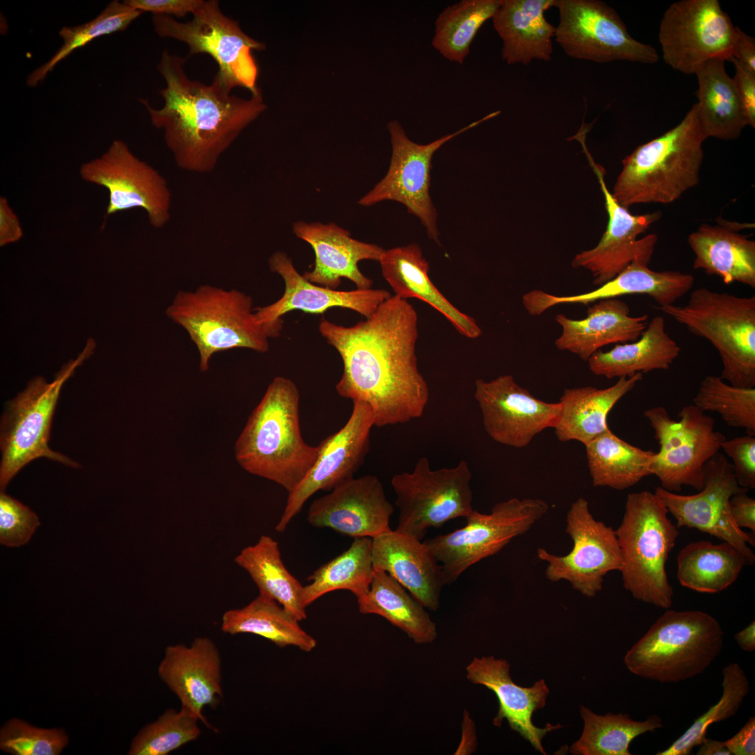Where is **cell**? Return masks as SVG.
I'll return each instance as SVG.
<instances>
[{
  "instance_id": "cell-5",
  "label": "cell",
  "mask_w": 755,
  "mask_h": 755,
  "mask_svg": "<svg viewBox=\"0 0 755 755\" xmlns=\"http://www.w3.org/2000/svg\"><path fill=\"white\" fill-rule=\"evenodd\" d=\"M719 621L700 610H668L627 652L624 663L633 674L661 683H675L703 673L724 647Z\"/></svg>"
},
{
  "instance_id": "cell-8",
  "label": "cell",
  "mask_w": 755,
  "mask_h": 755,
  "mask_svg": "<svg viewBox=\"0 0 755 755\" xmlns=\"http://www.w3.org/2000/svg\"><path fill=\"white\" fill-rule=\"evenodd\" d=\"M659 309L695 336L707 340L721 361V378L744 388L755 387V296H738L707 288L691 292L684 305Z\"/></svg>"
},
{
  "instance_id": "cell-45",
  "label": "cell",
  "mask_w": 755,
  "mask_h": 755,
  "mask_svg": "<svg viewBox=\"0 0 755 755\" xmlns=\"http://www.w3.org/2000/svg\"><path fill=\"white\" fill-rule=\"evenodd\" d=\"M141 13V11L124 1L121 3L114 0L94 19L78 26L63 27L59 32L63 40L62 46L47 62L28 76L27 85L31 87L37 86L57 64L74 50L98 37L126 29Z\"/></svg>"
},
{
  "instance_id": "cell-37",
  "label": "cell",
  "mask_w": 755,
  "mask_h": 755,
  "mask_svg": "<svg viewBox=\"0 0 755 755\" xmlns=\"http://www.w3.org/2000/svg\"><path fill=\"white\" fill-rule=\"evenodd\" d=\"M357 601L361 614L382 617L417 644L431 643L437 637L436 624L425 607L384 571L374 570L369 590Z\"/></svg>"
},
{
  "instance_id": "cell-44",
  "label": "cell",
  "mask_w": 755,
  "mask_h": 755,
  "mask_svg": "<svg viewBox=\"0 0 755 755\" xmlns=\"http://www.w3.org/2000/svg\"><path fill=\"white\" fill-rule=\"evenodd\" d=\"M502 0H461L436 17L431 44L446 59L462 64L481 27L491 19Z\"/></svg>"
},
{
  "instance_id": "cell-55",
  "label": "cell",
  "mask_w": 755,
  "mask_h": 755,
  "mask_svg": "<svg viewBox=\"0 0 755 755\" xmlns=\"http://www.w3.org/2000/svg\"><path fill=\"white\" fill-rule=\"evenodd\" d=\"M730 510L735 524L741 528H749L755 533V500L740 492L733 496L730 500Z\"/></svg>"
},
{
  "instance_id": "cell-52",
  "label": "cell",
  "mask_w": 755,
  "mask_h": 755,
  "mask_svg": "<svg viewBox=\"0 0 755 755\" xmlns=\"http://www.w3.org/2000/svg\"><path fill=\"white\" fill-rule=\"evenodd\" d=\"M735 69L733 80L747 125L755 127V73L742 66L733 57L728 59Z\"/></svg>"
},
{
  "instance_id": "cell-42",
  "label": "cell",
  "mask_w": 755,
  "mask_h": 755,
  "mask_svg": "<svg viewBox=\"0 0 755 755\" xmlns=\"http://www.w3.org/2000/svg\"><path fill=\"white\" fill-rule=\"evenodd\" d=\"M372 544L371 538H354L347 550L318 568L303 587V606L336 590H348L357 598L366 594L373 577Z\"/></svg>"
},
{
  "instance_id": "cell-4",
  "label": "cell",
  "mask_w": 755,
  "mask_h": 755,
  "mask_svg": "<svg viewBox=\"0 0 755 755\" xmlns=\"http://www.w3.org/2000/svg\"><path fill=\"white\" fill-rule=\"evenodd\" d=\"M705 140L694 103L678 124L622 160L613 197L627 209L676 201L699 182Z\"/></svg>"
},
{
  "instance_id": "cell-28",
  "label": "cell",
  "mask_w": 755,
  "mask_h": 755,
  "mask_svg": "<svg viewBox=\"0 0 755 755\" xmlns=\"http://www.w3.org/2000/svg\"><path fill=\"white\" fill-rule=\"evenodd\" d=\"M510 669L506 660L494 656L475 657L466 667V677L472 683L483 685L496 694L499 709L493 721L494 726H501L503 720L506 719L512 730L519 733L537 751L546 754L542 738L561 726L547 724L545 728H539L533 723L532 716L545 707L549 690L544 680L537 681L531 687L515 684Z\"/></svg>"
},
{
  "instance_id": "cell-7",
  "label": "cell",
  "mask_w": 755,
  "mask_h": 755,
  "mask_svg": "<svg viewBox=\"0 0 755 755\" xmlns=\"http://www.w3.org/2000/svg\"><path fill=\"white\" fill-rule=\"evenodd\" d=\"M166 315L183 328L194 343L201 371H207L213 356L222 351H268L270 334L254 315L252 297L240 290L210 285L194 291L180 290Z\"/></svg>"
},
{
  "instance_id": "cell-53",
  "label": "cell",
  "mask_w": 755,
  "mask_h": 755,
  "mask_svg": "<svg viewBox=\"0 0 755 755\" xmlns=\"http://www.w3.org/2000/svg\"><path fill=\"white\" fill-rule=\"evenodd\" d=\"M204 0H126L125 3L141 12L178 17L193 14Z\"/></svg>"
},
{
  "instance_id": "cell-43",
  "label": "cell",
  "mask_w": 755,
  "mask_h": 755,
  "mask_svg": "<svg viewBox=\"0 0 755 755\" xmlns=\"http://www.w3.org/2000/svg\"><path fill=\"white\" fill-rule=\"evenodd\" d=\"M580 714L583 732L570 748V752L576 755H631L628 748L635 738L663 726L656 714L635 721L628 714L599 715L586 707H581Z\"/></svg>"
},
{
  "instance_id": "cell-26",
  "label": "cell",
  "mask_w": 755,
  "mask_h": 755,
  "mask_svg": "<svg viewBox=\"0 0 755 755\" xmlns=\"http://www.w3.org/2000/svg\"><path fill=\"white\" fill-rule=\"evenodd\" d=\"M293 232L308 243L315 255L314 268L303 277L316 285L337 289L342 278L352 281L357 289H370L373 281L359 270L362 260L380 261L384 250L375 244L351 237L346 229L331 222H305L293 224Z\"/></svg>"
},
{
  "instance_id": "cell-48",
  "label": "cell",
  "mask_w": 755,
  "mask_h": 755,
  "mask_svg": "<svg viewBox=\"0 0 755 755\" xmlns=\"http://www.w3.org/2000/svg\"><path fill=\"white\" fill-rule=\"evenodd\" d=\"M199 719L184 707L168 709L134 738L129 754L167 755L201 735Z\"/></svg>"
},
{
  "instance_id": "cell-59",
  "label": "cell",
  "mask_w": 755,
  "mask_h": 755,
  "mask_svg": "<svg viewBox=\"0 0 755 755\" xmlns=\"http://www.w3.org/2000/svg\"><path fill=\"white\" fill-rule=\"evenodd\" d=\"M699 746L697 755H731L724 741L712 740L706 737Z\"/></svg>"
},
{
  "instance_id": "cell-14",
  "label": "cell",
  "mask_w": 755,
  "mask_h": 755,
  "mask_svg": "<svg viewBox=\"0 0 755 755\" xmlns=\"http://www.w3.org/2000/svg\"><path fill=\"white\" fill-rule=\"evenodd\" d=\"M500 113L497 110L489 113L427 144L413 142L398 121L389 122L387 129L390 135L391 156L389 169L385 176L362 196L358 203L363 206H371L383 201L402 203L409 213L420 220L429 238L439 245L437 212L429 192L433 156L451 139Z\"/></svg>"
},
{
  "instance_id": "cell-22",
  "label": "cell",
  "mask_w": 755,
  "mask_h": 755,
  "mask_svg": "<svg viewBox=\"0 0 755 755\" xmlns=\"http://www.w3.org/2000/svg\"><path fill=\"white\" fill-rule=\"evenodd\" d=\"M474 398L489 436L516 448L527 446L538 433L553 429L561 409L559 402L537 398L508 374L490 381L476 380Z\"/></svg>"
},
{
  "instance_id": "cell-23",
  "label": "cell",
  "mask_w": 755,
  "mask_h": 755,
  "mask_svg": "<svg viewBox=\"0 0 755 755\" xmlns=\"http://www.w3.org/2000/svg\"><path fill=\"white\" fill-rule=\"evenodd\" d=\"M268 265L272 272L282 278L284 293L274 303L254 308V312L271 338L280 336L283 323L282 317L294 310L322 314L332 308H343L352 310L367 318L391 296L384 289L340 291L312 283L299 273L291 258L282 251H276L270 257Z\"/></svg>"
},
{
  "instance_id": "cell-6",
  "label": "cell",
  "mask_w": 755,
  "mask_h": 755,
  "mask_svg": "<svg viewBox=\"0 0 755 755\" xmlns=\"http://www.w3.org/2000/svg\"><path fill=\"white\" fill-rule=\"evenodd\" d=\"M668 514L654 492L631 493L615 531L624 588L635 599L664 609L670 607L674 594L666 563L680 533Z\"/></svg>"
},
{
  "instance_id": "cell-54",
  "label": "cell",
  "mask_w": 755,
  "mask_h": 755,
  "mask_svg": "<svg viewBox=\"0 0 755 755\" xmlns=\"http://www.w3.org/2000/svg\"><path fill=\"white\" fill-rule=\"evenodd\" d=\"M23 236V230L20 220L13 211L8 201L4 196L0 197V245L15 243Z\"/></svg>"
},
{
  "instance_id": "cell-21",
  "label": "cell",
  "mask_w": 755,
  "mask_h": 755,
  "mask_svg": "<svg viewBox=\"0 0 755 755\" xmlns=\"http://www.w3.org/2000/svg\"><path fill=\"white\" fill-rule=\"evenodd\" d=\"M374 426L371 407L364 402L354 401L347 422L319 443L315 463L296 489L288 494L285 508L275 526L276 531H285L305 502L317 491H330L353 477L369 450L371 431Z\"/></svg>"
},
{
  "instance_id": "cell-20",
  "label": "cell",
  "mask_w": 755,
  "mask_h": 755,
  "mask_svg": "<svg viewBox=\"0 0 755 755\" xmlns=\"http://www.w3.org/2000/svg\"><path fill=\"white\" fill-rule=\"evenodd\" d=\"M582 148L604 195L608 223L598 243L594 248L576 254L571 264L574 268L589 271L594 278V284L601 286L613 279L634 261L649 264L658 236L651 233L640 239L638 237L657 222L662 213L655 211L633 215L628 209L621 206L606 186L604 168L594 161L587 146Z\"/></svg>"
},
{
  "instance_id": "cell-15",
  "label": "cell",
  "mask_w": 755,
  "mask_h": 755,
  "mask_svg": "<svg viewBox=\"0 0 755 755\" xmlns=\"http://www.w3.org/2000/svg\"><path fill=\"white\" fill-rule=\"evenodd\" d=\"M555 37L569 57L598 63L627 61L652 64L655 48L634 39L616 10L598 0H556Z\"/></svg>"
},
{
  "instance_id": "cell-19",
  "label": "cell",
  "mask_w": 755,
  "mask_h": 755,
  "mask_svg": "<svg viewBox=\"0 0 755 755\" xmlns=\"http://www.w3.org/2000/svg\"><path fill=\"white\" fill-rule=\"evenodd\" d=\"M704 486L697 494L682 495L661 486L654 494L675 519L676 526L696 528L736 547L744 556L747 566L755 562L749 544L754 546V537L738 527L730 510L731 497L749 489L740 487L729 460L719 452L704 466Z\"/></svg>"
},
{
  "instance_id": "cell-11",
  "label": "cell",
  "mask_w": 755,
  "mask_h": 755,
  "mask_svg": "<svg viewBox=\"0 0 755 755\" xmlns=\"http://www.w3.org/2000/svg\"><path fill=\"white\" fill-rule=\"evenodd\" d=\"M472 473L464 460L451 468L432 470L424 456L411 472L395 474L391 481L399 510L396 531L420 540L438 528L474 511Z\"/></svg>"
},
{
  "instance_id": "cell-47",
  "label": "cell",
  "mask_w": 755,
  "mask_h": 755,
  "mask_svg": "<svg viewBox=\"0 0 755 755\" xmlns=\"http://www.w3.org/2000/svg\"><path fill=\"white\" fill-rule=\"evenodd\" d=\"M693 405L703 412H716L728 426L755 436V387L728 384L720 376L707 375L700 382Z\"/></svg>"
},
{
  "instance_id": "cell-57",
  "label": "cell",
  "mask_w": 755,
  "mask_h": 755,
  "mask_svg": "<svg viewBox=\"0 0 755 755\" xmlns=\"http://www.w3.org/2000/svg\"><path fill=\"white\" fill-rule=\"evenodd\" d=\"M731 57L745 69L755 73V39L739 27L737 29V38Z\"/></svg>"
},
{
  "instance_id": "cell-3",
  "label": "cell",
  "mask_w": 755,
  "mask_h": 755,
  "mask_svg": "<svg viewBox=\"0 0 755 755\" xmlns=\"http://www.w3.org/2000/svg\"><path fill=\"white\" fill-rule=\"evenodd\" d=\"M299 400L292 380L274 378L234 447L236 459L245 471L275 482L288 494L310 471L319 453L318 445L303 439Z\"/></svg>"
},
{
  "instance_id": "cell-36",
  "label": "cell",
  "mask_w": 755,
  "mask_h": 755,
  "mask_svg": "<svg viewBox=\"0 0 755 755\" xmlns=\"http://www.w3.org/2000/svg\"><path fill=\"white\" fill-rule=\"evenodd\" d=\"M694 74L698 83L697 117L705 139H737L747 124L733 78L726 72L725 59H710Z\"/></svg>"
},
{
  "instance_id": "cell-18",
  "label": "cell",
  "mask_w": 755,
  "mask_h": 755,
  "mask_svg": "<svg viewBox=\"0 0 755 755\" xmlns=\"http://www.w3.org/2000/svg\"><path fill=\"white\" fill-rule=\"evenodd\" d=\"M566 531L573 542L569 553L559 556L539 547L538 558L547 563L549 581H567L584 596L594 597L602 589L604 577L622 567L615 531L596 520L588 501L579 498L567 512Z\"/></svg>"
},
{
  "instance_id": "cell-31",
  "label": "cell",
  "mask_w": 755,
  "mask_h": 755,
  "mask_svg": "<svg viewBox=\"0 0 755 755\" xmlns=\"http://www.w3.org/2000/svg\"><path fill=\"white\" fill-rule=\"evenodd\" d=\"M556 0H502L491 18L502 40V59L508 64L548 62L553 52L556 27L549 23L545 12L555 6Z\"/></svg>"
},
{
  "instance_id": "cell-27",
  "label": "cell",
  "mask_w": 755,
  "mask_h": 755,
  "mask_svg": "<svg viewBox=\"0 0 755 755\" xmlns=\"http://www.w3.org/2000/svg\"><path fill=\"white\" fill-rule=\"evenodd\" d=\"M693 277L677 271H656L648 264L634 261L613 279L593 291L572 296H556L534 289L522 296V303L531 315H540L549 308L563 303L589 304L601 300L617 299L627 294H646L660 307L674 304L693 287Z\"/></svg>"
},
{
  "instance_id": "cell-24",
  "label": "cell",
  "mask_w": 755,
  "mask_h": 755,
  "mask_svg": "<svg viewBox=\"0 0 755 755\" xmlns=\"http://www.w3.org/2000/svg\"><path fill=\"white\" fill-rule=\"evenodd\" d=\"M393 505L375 475L354 477L314 500L307 513L313 527L328 528L352 538L374 537L391 528Z\"/></svg>"
},
{
  "instance_id": "cell-40",
  "label": "cell",
  "mask_w": 755,
  "mask_h": 755,
  "mask_svg": "<svg viewBox=\"0 0 755 755\" xmlns=\"http://www.w3.org/2000/svg\"><path fill=\"white\" fill-rule=\"evenodd\" d=\"M680 584L700 593L714 594L731 586L747 566L742 554L729 542H690L677 557Z\"/></svg>"
},
{
  "instance_id": "cell-30",
  "label": "cell",
  "mask_w": 755,
  "mask_h": 755,
  "mask_svg": "<svg viewBox=\"0 0 755 755\" xmlns=\"http://www.w3.org/2000/svg\"><path fill=\"white\" fill-rule=\"evenodd\" d=\"M562 332L555 340L560 350L568 351L587 361L603 346L638 340L648 324V315H630V308L618 299L596 302L582 319H573L563 314L555 317Z\"/></svg>"
},
{
  "instance_id": "cell-25",
  "label": "cell",
  "mask_w": 755,
  "mask_h": 755,
  "mask_svg": "<svg viewBox=\"0 0 755 755\" xmlns=\"http://www.w3.org/2000/svg\"><path fill=\"white\" fill-rule=\"evenodd\" d=\"M158 675L178 698L182 707L208 728L215 731L203 714L206 707L216 708L223 698L222 659L212 640L199 637L188 646L166 647Z\"/></svg>"
},
{
  "instance_id": "cell-38",
  "label": "cell",
  "mask_w": 755,
  "mask_h": 755,
  "mask_svg": "<svg viewBox=\"0 0 755 755\" xmlns=\"http://www.w3.org/2000/svg\"><path fill=\"white\" fill-rule=\"evenodd\" d=\"M221 630L232 635L254 634L279 647L293 646L305 652L317 645L316 640L301 627L292 614L275 601L259 594L245 606L226 611Z\"/></svg>"
},
{
  "instance_id": "cell-10",
  "label": "cell",
  "mask_w": 755,
  "mask_h": 755,
  "mask_svg": "<svg viewBox=\"0 0 755 755\" xmlns=\"http://www.w3.org/2000/svg\"><path fill=\"white\" fill-rule=\"evenodd\" d=\"M192 15L191 20L182 22L172 16L153 15L154 30L160 37L187 44L190 55L211 56L219 66L216 75L229 91L243 87L252 94L258 92V69L252 51L262 50L264 44L248 36L236 21L225 15L217 0L203 1Z\"/></svg>"
},
{
  "instance_id": "cell-50",
  "label": "cell",
  "mask_w": 755,
  "mask_h": 755,
  "mask_svg": "<svg viewBox=\"0 0 755 755\" xmlns=\"http://www.w3.org/2000/svg\"><path fill=\"white\" fill-rule=\"evenodd\" d=\"M40 525L38 516L27 506L3 491L0 494V542L17 547L28 542Z\"/></svg>"
},
{
  "instance_id": "cell-39",
  "label": "cell",
  "mask_w": 755,
  "mask_h": 755,
  "mask_svg": "<svg viewBox=\"0 0 755 755\" xmlns=\"http://www.w3.org/2000/svg\"><path fill=\"white\" fill-rule=\"evenodd\" d=\"M234 562L250 575L259 595L275 601L299 621L307 618L301 603L303 586L284 565L273 538L261 535L255 544L241 549Z\"/></svg>"
},
{
  "instance_id": "cell-17",
  "label": "cell",
  "mask_w": 755,
  "mask_h": 755,
  "mask_svg": "<svg viewBox=\"0 0 755 755\" xmlns=\"http://www.w3.org/2000/svg\"><path fill=\"white\" fill-rule=\"evenodd\" d=\"M79 174L83 180L108 190L106 216L140 208L153 228L169 222L172 198L166 179L123 141H113L100 157L82 164Z\"/></svg>"
},
{
  "instance_id": "cell-29",
  "label": "cell",
  "mask_w": 755,
  "mask_h": 755,
  "mask_svg": "<svg viewBox=\"0 0 755 755\" xmlns=\"http://www.w3.org/2000/svg\"><path fill=\"white\" fill-rule=\"evenodd\" d=\"M372 560L374 570L388 573L425 608L438 609L443 571L424 541L391 529L373 538Z\"/></svg>"
},
{
  "instance_id": "cell-32",
  "label": "cell",
  "mask_w": 755,
  "mask_h": 755,
  "mask_svg": "<svg viewBox=\"0 0 755 755\" xmlns=\"http://www.w3.org/2000/svg\"><path fill=\"white\" fill-rule=\"evenodd\" d=\"M382 276L394 295L417 298L443 314L455 329L468 338H477L482 330L470 316L459 310L436 288L429 277V264L419 245L384 250L379 261Z\"/></svg>"
},
{
  "instance_id": "cell-35",
  "label": "cell",
  "mask_w": 755,
  "mask_h": 755,
  "mask_svg": "<svg viewBox=\"0 0 755 755\" xmlns=\"http://www.w3.org/2000/svg\"><path fill=\"white\" fill-rule=\"evenodd\" d=\"M680 354V346L666 331L664 318L655 316L638 340L617 344L607 352L598 350L587 362L594 375L619 379L668 370Z\"/></svg>"
},
{
  "instance_id": "cell-56",
  "label": "cell",
  "mask_w": 755,
  "mask_h": 755,
  "mask_svg": "<svg viewBox=\"0 0 755 755\" xmlns=\"http://www.w3.org/2000/svg\"><path fill=\"white\" fill-rule=\"evenodd\" d=\"M724 744L731 754L754 755L755 717H750L734 736L724 741Z\"/></svg>"
},
{
  "instance_id": "cell-58",
  "label": "cell",
  "mask_w": 755,
  "mask_h": 755,
  "mask_svg": "<svg viewBox=\"0 0 755 755\" xmlns=\"http://www.w3.org/2000/svg\"><path fill=\"white\" fill-rule=\"evenodd\" d=\"M734 638L743 651L754 652L755 650V621H752L744 629L736 633Z\"/></svg>"
},
{
  "instance_id": "cell-1",
  "label": "cell",
  "mask_w": 755,
  "mask_h": 755,
  "mask_svg": "<svg viewBox=\"0 0 755 755\" xmlns=\"http://www.w3.org/2000/svg\"><path fill=\"white\" fill-rule=\"evenodd\" d=\"M319 331L343 360L337 393L368 404L375 426L404 424L423 415L429 389L417 366V313L406 299L391 296L351 326L323 318Z\"/></svg>"
},
{
  "instance_id": "cell-34",
  "label": "cell",
  "mask_w": 755,
  "mask_h": 755,
  "mask_svg": "<svg viewBox=\"0 0 755 755\" xmlns=\"http://www.w3.org/2000/svg\"><path fill=\"white\" fill-rule=\"evenodd\" d=\"M694 253L693 267L719 277L726 284L735 282L755 287V242L723 224H704L688 237Z\"/></svg>"
},
{
  "instance_id": "cell-46",
  "label": "cell",
  "mask_w": 755,
  "mask_h": 755,
  "mask_svg": "<svg viewBox=\"0 0 755 755\" xmlns=\"http://www.w3.org/2000/svg\"><path fill=\"white\" fill-rule=\"evenodd\" d=\"M722 695L719 700L703 714L667 749L656 755H688L706 738L708 728L713 724L734 716L749 691V683L738 663H730L722 670Z\"/></svg>"
},
{
  "instance_id": "cell-41",
  "label": "cell",
  "mask_w": 755,
  "mask_h": 755,
  "mask_svg": "<svg viewBox=\"0 0 755 755\" xmlns=\"http://www.w3.org/2000/svg\"><path fill=\"white\" fill-rule=\"evenodd\" d=\"M584 446L594 487L623 490L652 475L656 452L627 443L610 429Z\"/></svg>"
},
{
  "instance_id": "cell-51",
  "label": "cell",
  "mask_w": 755,
  "mask_h": 755,
  "mask_svg": "<svg viewBox=\"0 0 755 755\" xmlns=\"http://www.w3.org/2000/svg\"><path fill=\"white\" fill-rule=\"evenodd\" d=\"M731 459L734 474L739 485L755 488V436L745 435L726 439L721 448Z\"/></svg>"
},
{
  "instance_id": "cell-2",
  "label": "cell",
  "mask_w": 755,
  "mask_h": 755,
  "mask_svg": "<svg viewBox=\"0 0 755 755\" xmlns=\"http://www.w3.org/2000/svg\"><path fill=\"white\" fill-rule=\"evenodd\" d=\"M185 59L164 50L157 65L166 87L160 91L162 108L144 99L152 125L163 132L164 143L176 166L184 171L207 173L242 131L266 109L260 91L251 98L231 94L215 74L211 84L191 79Z\"/></svg>"
},
{
  "instance_id": "cell-12",
  "label": "cell",
  "mask_w": 755,
  "mask_h": 755,
  "mask_svg": "<svg viewBox=\"0 0 755 755\" xmlns=\"http://www.w3.org/2000/svg\"><path fill=\"white\" fill-rule=\"evenodd\" d=\"M548 508L541 499L512 498L494 505L489 514L474 510L462 528L424 542L441 565L445 584H450L469 567L528 531Z\"/></svg>"
},
{
  "instance_id": "cell-9",
  "label": "cell",
  "mask_w": 755,
  "mask_h": 755,
  "mask_svg": "<svg viewBox=\"0 0 755 755\" xmlns=\"http://www.w3.org/2000/svg\"><path fill=\"white\" fill-rule=\"evenodd\" d=\"M95 346V341L89 338L78 357L64 364L52 382H47L41 376H37L22 392L7 403L1 421V491L23 467L41 457L71 467L78 466L69 457L52 450L48 442L52 417L63 384L73 375L76 368L93 354Z\"/></svg>"
},
{
  "instance_id": "cell-33",
  "label": "cell",
  "mask_w": 755,
  "mask_h": 755,
  "mask_svg": "<svg viewBox=\"0 0 755 755\" xmlns=\"http://www.w3.org/2000/svg\"><path fill=\"white\" fill-rule=\"evenodd\" d=\"M642 379V374L637 373L620 378L605 389L587 386L565 389L559 401L560 416L553 428L559 440H576L586 445L604 433L609 429V412Z\"/></svg>"
},
{
  "instance_id": "cell-16",
  "label": "cell",
  "mask_w": 755,
  "mask_h": 755,
  "mask_svg": "<svg viewBox=\"0 0 755 755\" xmlns=\"http://www.w3.org/2000/svg\"><path fill=\"white\" fill-rule=\"evenodd\" d=\"M737 29L718 0L674 2L659 25L663 59L675 71L694 74L710 59L733 56Z\"/></svg>"
},
{
  "instance_id": "cell-49",
  "label": "cell",
  "mask_w": 755,
  "mask_h": 755,
  "mask_svg": "<svg viewBox=\"0 0 755 755\" xmlns=\"http://www.w3.org/2000/svg\"><path fill=\"white\" fill-rule=\"evenodd\" d=\"M67 742L62 730L38 728L19 719L9 721L0 733L1 749L17 755L59 754Z\"/></svg>"
},
{
  "instance_id": "cell-13",
  "label": "cell",
  "mask_w": 755,
  "mask_h": 755,
  "mask_svg": "<svg viewBox=\"0 0 755 755\" xmlns=\"http://www.w3.org/2000/svg\"><path fill=\"white\" fill-rule=\"evenodd\" d=\"M644 416L659 445L651 466L661 487L678 492L683 486L700 491L704 486V466L721 448L725 436L716 430L714 419L694 405L684 406L677 419L662 406L647 409Z\"/></svg>"
}]
</instances>
